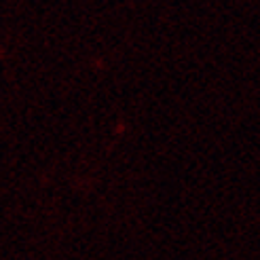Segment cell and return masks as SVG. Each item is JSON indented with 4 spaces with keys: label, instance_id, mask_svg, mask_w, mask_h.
I'll return each mask as SVG.
<instances>
[]
</instances>
